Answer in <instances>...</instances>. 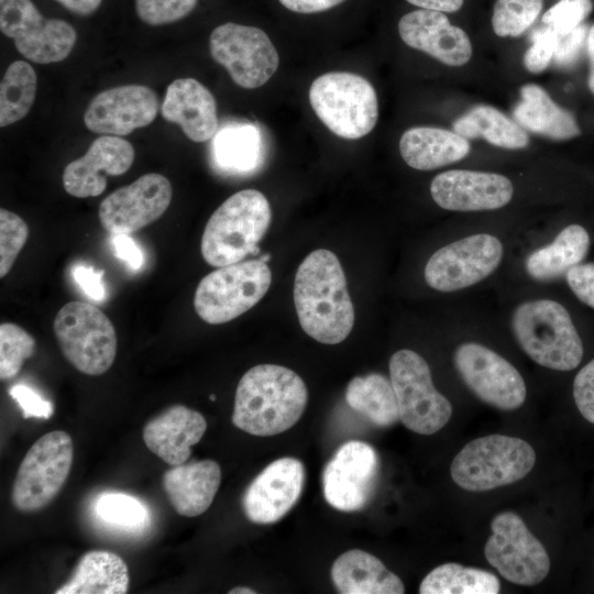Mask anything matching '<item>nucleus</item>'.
<instances>
[{
  "instance_id": "46",
  "label": "nucleus",
  "mask_w": 594,
  "mask_h": 594,
  "mask_svg": "<svg viewBox=\"0 0 594 594\" xmlns=\"http://www.w3.org/2000/svg\"><path fill=\"white\" fill-rule=\"evenodd\" d=\"M572 293L594 309V263H580L565 274Z\"/></svg>"
},
{
  "instance_id": "1",
  "label": "nucleus",
  "mask_w": 594,
  "mask_h": 594,
  "mask_svg": "<svg viewBox=\"0 0 594 594\" xmlns=\"http://www.w3.org/2000/svg\"><path fill=\"white\" fill-rule=\"evenodd\" d=\"M294 302L302 330L324 344H337L350 334L354 307L337 255L324 249L309 253L297 268Z\"/></svg>"
},
{
  "instance_id": "9",
  "label": "nucleus",
  "mask_w": 594,
  "mask_h": 594,
  "mask_svg": "<svg viewBox=\"0 0 594 594\" xmlns=\"http://www.w3.org/2000/svg\"><path fill=\"white\" fill-rule=\"evenodd\" d=\"M392 382L404 426L420 435H432L450 420L452 405L433 385L428 363L417 352L398 350L389 360Z\"/></svg>"
},
{
  "instance_id": "39",
  "label": "nucleus",
  "mask_w": 594,
  "mask_h": 594,
  "mask_svg": "<svg viewBox=\"0 0 594 594\" xmlns=\"http://www.w3.org/2000/svg\"><path fill=\"white\" fill-rule=\"evenodd\" d=\"M29 237L26 222L16 213L0 210V277L12 268Z\"/></svg>"
},
{
  "instance_id": "38",
  "label": "nucleus",
  "mask_w": 594,
  "mask_h": 594,
  "mask_svg": "<svg viewBox=\"0 0 594 594\" xmlns=\"http://www.w3.org/2000/svg\"><path fill=\"white\" fill-rule=\"evenodd\" d=\"M35 350V340L15 323L0 326V378H13Z\"/></svg>"
},
{
  "instance_id": "36",
  "label": "nucleus",
  "mask_w": 594,
  "mask_h": 594,
  "mask_svg": "<svg viewBox=\"0 0 594 594\" xmlns=\"http://www.w3.org/2000/svg\"><path fill=\"white\" fill-rule=\"evenodd\" d=\"M95 507L97 516L114 527L142 528L148 519L146 507L138 498L123 493L107 492L98 497Z\"/></svg>"
},
{
  "instance_id": "23",
  "label": "nucleus",
  "mask_w": 594,
  "mask_h": 594,
  "mask_svg": "<svg viewBox=\"0 0 594 594\" xmlns=\"http://www.w3.org/2000/svg\"><path fill=\"white\" fill-rule=\"evenodd\" d=\"M207 430L205 417L184 405H174L147 421L143 440L155 455L175 466L191 455V447L200 441Z\"/></svg>"
},
{
  "instance_id": "31",
  "label": "nucleus",
  "mask_w": 594,
  "mask_h": 594,
  "mask_svg": "<svg viewBox=\"0 0 594 594\" xmlns=\"http://www.w3.org/2000/svg\"><path fill=\"white\" fill-rule=\"evenodd\" d=\"M452 127L455 133L465 139L482 138L508 150L525 148L529 143L525 129L492 106H475L459 117Z\"/></svg>"
},
{
  "instance_id": "24",
  "label": "nucleus",
  "mask_w": 594,
  "mask_h": 594,
  "mask_svg": "<svg viewBox=\"0 0 594 594\" xmlns=\"http://www.w3.org/2000/svg\"><path fill=\"white\" fill-rule=\"evenodd\" d=\"M161 112L166 121L177 123L194 142L211 139L218 129L216 99L194 78H179L168 85Z\"/></svg>"
},
{
  "instance_id": "48",
  "label": "nucleus",
  "mask_w": 594,
  "mask_h": 594,
  "mask_svg": "<svg viewBox=\"0 0 594 594\" xmlns=\"http://www.w3.org/2000/svg\"><path fill=\"white\" fill-rule=\"evenodd\" d=\"M112 244L116 255L127 262L132 270H139L143 262L144 256L140 246L128 234H116L112 238Z\"/></svg>"
},
{
  "instance_id": "18",
  "label": "nucleus",
  "mask_w": 594,
  "mask_h": 594,
  "mask_svg": "<svg viewBox=\"0 0 594 594\" xmlns=\"http://www.w3.org/2000/svg\"><path fill=\"white\" fill-rule=\"evenodd\" d=\"M158 106L156 94L147 86H118L91 99L84 122L94 133L123 136L150 125L157 116Z\"/></svg>"
},
{
  "instance_id": "20",
  "label": "nucleus",
  "mask_w": 594,
  "mask_h": 594,
  "mask_svg": "<svg viewBox=\"0 0 594 594\" xmlns=\"http://www.w3.org/2000/svg\"><path fill=\"white\" fill-rule=\"evenodd\" d=\"M435 202L450 211H485L506 206L513 198L512 182L497 173L452 169L431 182Z\"/></svg>"
},
{
  "instance_id": "41",
  "label": "nucleus",
  "mask_w": 594,
  "mask_h": 594,
  "mask_svg": "<svg viewBox=\"0 0 594 594\" xmlns=\"http://www.w3.org/2000/svg\"><path fill=\"white\" fill-rule=\"evenodd\" d=\"M593 9L592 0H559L544 12L542 23L558 34L578 28Z\"/></svg>"
},
{
  "instance_id": "15",
  "label": "nucleus",
  "mask_w": 594,
  "mask_h": 594,
  "mask_svg": "<svg viewBox=\"0 0 594 594\" xmlns=\"http://www.w3.org/2000/svg\"><path fill=\"white\" fill-rule=\"evenodd\" d=\"M453 363L468 388L482 402L501 410H515L526 400L527 388L518 370L492 349L463 342Z\"/></svg>"
},
{
  "instance_id": "42",
  "label": "nucleus",
  "mask_w": 594,
  "mask_h": 594,
  "mask_svg": "<svg viewBox=\"0 0 594 594\" xmlns=\"http://www.w3.org/2000/svg\"><path fill=\"white\" fill-rule=\"evenodd\" d=\"M559 34L550 28H539L531 35V46L526 51L524 64L534 74L543 72L553 59Z\"/></svg>"
},
{
  "instance_id": "16",
  "label": "nucleus",
  "mask_w": 594,
  "mask_h": 594,
  "mask_svg": "<svg viewBox=\"0 0 594 594\" xmlns=\"http://www.w3.org/2000/svg\"><path fill=\"white\" fill-rule=\"evenodd\" d=\"M378 468V455L373 447L358 440L343 443L322 472L327 503L341 512L363 509L374 494Z\"/></svg>"
},
{
  "instance_id": "6",
  "label": "nucleus",
  "mask_w": 594,
  "mask_h": 594,
  "mask_svg": "<svg viewBox=\"0 0 594 594\" xmlns=\"http://www.w3.org/2000/svg\"><path fill=\"white\" fill-rule=\"evenodd\" d=\"M309 102L320 121L342 139H361L377 122L376 91L358 74L332 72L319 76L309 88Z\"/></svg>"
},
{
  "instance_id": "25",
  "label": "nucleus",
  "mask_w": 594,
  "mask_h": 594,
  "mask_svg": "<svg viewBox=\"0 0 594 594\" xmlns=\"http://www.w3.org/2000/svg\"><path fill=\"white\" fill-rule=\"evenodd\" d=\"M221 483L220 465L213 460L175 465L163 474L165 494L182 516L204 514L213 502Z\"/></svg>"
},
{
  "instance_id": "44",
  "label": "nucleus",
  "mask_w": 594,
  "mask_h": 594,
  "mask_svg": "<svg viewBox=\"0 0 594 594\" xmlns=\"http://www.w3.org/2000/svg\"><path fill=\"white\" fill-rule=\"evenodd\" d=\"M587 32V26L585 24H580L569 33L559 34L558 44L553 55L556 65L568 67L578 61L586 41Z\"/></svg>"
},
{
  "instance_id": "11",
  "label": "nucleus",
  "mask_w": 594,
  "mask_h": 594,
  "mask_svg": "<svg viewBox=\"0 0 594 594\" xmlns=\"http://www.w3.org/2000/svg\"><path fill=\"white\" fill-rule=\"evenodd\" d=\"M484 547L487 562L507 581L532 586L548 575L550 559L543 544L514 512L497 514Z\"/></svg>"
},
{
  "instance_id": "3",
  "label": "nucleus",
  "mask_w": 594,
  "mask_h": 594,
  "mask_svg": "<svg viewBox=\"0 0 594 594\" xmlns=\"http://www.w3.org/2000/svg\"><path fill=\"white\" fill-rule=\"evenodd\" d=\"M272 220L266 197L256 189L240 190L224 200L210 216L200 242L204 260L221 267L257 254L258 242Z\"/></svg>"
},
{
  "instance_id": "47",
  "label": "nucleus",
  "mask_w": 594,
  "mask_h": 594,
  "mask_svg": "<svg viewBox=\"0 0 594 594\" xmlns=\"http://www.w3.org/2000/svg\"><path fill=\"white\" fill-rule=\"evenodd\" d=\"M73 275L84 293L91 299L101 300L105 297V286L102 284L103 271H96L94 267L78 265L74 268Z\"/></svg>"
},
{
  "instance_id": "45",
  "label": "nucleus",
  "mask_w": 594,
  "mask_h": 594,
  "mask_svg": "<svg viewBox=\"0 0 594 594\" xmlns=\"http://www.w3.org/2000/svg\"><path fill=\"white\" fill-rule=\"evenodd\" d=\"M9 394L21 407L24 418L48 419L53 414L52 404L26 385H14L9 389Z\"/></svg>"
},
{
  "instance_id": "53",
  "label": "nucleus",
  "mask_w": 594,
  "mask_h": 594,
  "mask_svg": "<svg viewBox=\"0 0 594 594\" xmlns=\"http://www.w3.org/2000/svg\"><path fill=\"white\" fill-rule=\"evenodd\" d=\"M228 593L229 594H255L256 591H254L251 587L237 586V587L231 588Z\"/></svg>"
},
{
  "instance_id": "43",
  "label": "nucleus",
  "mask_w": 594,
  "mask_h": 594,
  "mask_svg": "<svg viewBox=\"0 0 594 594\" xmlns=\"http://www.w3.org/2000/svg\"><path fill=\"white\" fill-rule=\"evenodd\" d=\"M573 398L583 418L594 424V359L575 375Z\"/></svg>"
},
{
  "instance_id": "14",
  "label": "nucleus",
  "mask_w": 594,
  "mask_h": 594,
  "mask_svg": "<svg viewBox=\"0 0 594 594\" xmlns=\"http://www.w3.org/2000/svg\"><path fill=\"white\" fill-rule=\"evenodd\" d=\"M503 255V244L495 235L471 234L437 250L425 266V280L438 292L461 290L493 274Z\"/></svg>"
},
{
  "instance_id": "34",
  "label": "nucleus",
  "mask_w": 594,
  "mask_h": 594,
  "mask_svg": "<svg viewBox=\"0 0 594 594\" xmlns=\"http://www.w3.org/2000/svg\"><path fill=\"white\" fill-rule=\"evenodd\" d=\"M215 160L230 172H250L261 161L262 138L251 124H233L221 129L213 139Z\"/></svg>"
},
{
  "instance_id": "33",
  "label": "nucleus",
  "mask_w": 594,
  "mask_h": 594,
  "mask_svg": "<svg viewBox=\"0 0 594 594\" xmlns=\"http://www.w3.org/2000/svg\"><path fill=\"white\" fill-rule=\"evenodd\" d=\"M499 580L493 573L459 563H443L421 581L420 594H497Z\"/></svg>"
},
{
  "instance_id": "29",
  "label": "nucleus",
  "mask_w": 594,
  "mask_h": 594,
  "mask_svg": "<svg viewBox=\"0 0 594 594\" xmlns=\"http://www.w3.org/2000/svg\"><path fill=\"white\" fill-rule=\"evenodd\" d=\"M130 575L125 562L106 550L86 552L78 561L72 578L56 594H124Z\"/></svg>"
},
{
  "instance_id": "22",
  "label": "nucleus",
  "mask_w": 594,
  "mask_h": 594,
  "mask_svg": "<svg viewBox=\"0 0 594 594\" xmlns=\"http://www.w3.org/2000/svg\"><path fill=\"white\" fill-rule=\"evenodd\" d=\"M398 33L408 46L449 66H462L472 56L468 34L440 11L419 9L405 14L398 22Z\"/></svg>"
},
{
  "instance_id": "5",
  "label": "nucleus",
  "mask_w": 594,
  "mask_h": 594,
  "mask_svg": "<svg viewBox=\"0 0 594 594\" xmlns=\"http://www.w3.org/2000/svg\"><path fill=\"white\" fill-rule=\"evenodd\" d=\"M536 463V452L525 440L503 435L474 439L451 463L453 482L469 492H485L525 477Z\"/></svg>"
},
{
  "instance_id": "51",
  "label": "nucleus",
  "mask_w": 594,
  "mask_h": 594,
  "mask_svg": "<svg viewBox=\"0 0 594 594\" xmlns=\"http://www.w3.org/2000/svg\"><path fill=\"white\" fill-rule=\"evenodd\" d=\"M70 12L78 15H90L101 4L102 0H56Z\"/></svg>"
},
{
  "instance_id": "30",
  "label": "nucleus",
  "mask_w": 594,
  "mask_h": 594,
  "mask_svg": "<svg viewBox=\"0 0 594 594\" xmlns=\"http://www.w3.org/2000/svg\"><path fill=\"white\" fill-rule=\"evenodd\" d=\"M590 242L584 227L570 224L562 229L550 244L528 255L525 262L526 272L540 282L559 278L584 260Z\"/></svg>"
},
{
  "instance_id": "37",
  "label": "nucleus",
  "mask_w": 594,
  "mask_h": 594,
  "mask_svg": "<svg viewBox=\"0 0 594 594\" xmlns=\"http://www.w3.org/2000/svg\"><path fill=\"white\" fill-rule=\"evenodd\" d=\"M543 0H496L492 26L496 35H521L541 12Z\"/></svg>"
},
{
  "instance_id": "26",
  "label": "nucleus",
  "mask_w": 594,
  "mask_h": 594,
  "mask_svg": "<svg viewBox=\"0 0 594 594\" xmlns=\"http://www.w3.org/2000/svg\"><path fill=\"white\" fill-rule=\"evenodd\" d=\"M331 579L341 594H403L402 580L373 554L353 549L332 564Z\"/></svg>"
},
{
  "instance_id": "52",
  "label": "nucleus",
  "mask_w": 594,
  "mask_h": 594,
  "mask_svg": "<svg viewBox=\"0 0 594 594\" xmlns=\"http://www.w3.org/2000/svg\"><path fill=\"white\" fill-rule=\"evenodd\" d=\"M586 47L590 59L588 87L594 94V24L590 28L587 32Z\"/></svg>"
},
{
  "instance_id": "50",
  "label": "nucleus",
  "mask_w": 594,
  "mask_h": 594,
  "mask_svg": "<svg viewBox=\"0 0 594 594\" xmlns=\"http://www.w3.org/2000/svg\"><path fill=\"white\" fill-rule=\"evenodd\" d=\"M421 9L440 12H455L461 9L464 0H406Z\"/></svg>"
},
{
  "instance_id": "2",
  "label": "nucleus",
  "mask_w": 594,
  "mask_h": 594,
  "mask_svg": "<svg viewBox=\"0 0 594 594\" xmlns=\"http://www.w3.org/2000/svg\"><path fill=\"white\" fill-rule=\"evenodd\" d=\"M307 399L306 384L293 370L260 364L245 372L237 386L232 422L253 436L278 435L300 419Z\"/></svg>"
},
{
  "instance_id": "13",
  "label": "nucleus",
  "mask_w": 594,
  "mask_h": 594,
  "mask_svg": "<svg viewBox=\"0 0 594 594\" xmlns=\"http://www.w3.org/2000/svg\"><path fill=\"white\" fill-rule=\"evenodd\" d=\"M209 50L212 58L228 70L233 82L245 89L266 84L279 64L272 41L255 26L233 22L221 24L210 35Z\"/></svg>"
},
{
  "instance_id": "12",
  "label": "nucleus",
  "mask_w": 594,
  "mask_h": 594,
  "mask_svg": "<svg viewBox=\"0 0 594 594\" xmlns=\"http://www.w3.org/2000/svg\"><path fill=\"white\" fill-rule=\"evenodd\" d=\"M0 30L21 55L36 64L64 61L77 41L73 25L44 19L31 0H0Z\"/></svg>"
},
{
  "instance_id": "49",
  "label": "nucleus",
  "mask_w": 594,
  "mask_h": 594,
  "mask_svg": "<svg viewBox=\"0 0 594 594\" xmlns=\"http://www.w3.org/2000/svg\"><path fill=\"white\" fill-rule=\"evenodd\" d=\"M285 8L297 13H317L329 10L344 0H278Z\"/></svg>"
},
{
  "instance_id": "54",
  "label": "nucleus",
  "mask_w": 594,
  "mask_h": 594,
  "mask_svg": "<svg viewBox=\"0 0 594 594\" xmlns=\"http://www.w3.org/2000/svg\"><path fill=\"white\" fill-rule=\"evenodd\" d=\"M270 258H271L270 254H265V255L261 256V260L264 261V262H267Z\"/></svg>"
},
{
  "instance_id": "8",
  "label": "nucleus",
  "mask_w": 594,
  "mask_h": 594,
  "mask_svg": "<svg viewBox=\"0 0 594 594\" xmlns=\"http://www.w3.org/2000/svg\"><path fill=\"white\" fill-rule=\"evenodd\" d=\"M271 283V270L261 258L218 267L198 284L195 310L207 323L229 322L255 306Z\"/></svg>"
},
{
  "instance_id": "32",
  "label": "nucleus",
  "mask_w": 594,
  "mask_h": 594,
  "mask_svg": "<svg viewBox=\"0 0 594 594\" xmlns=\"http://www.w3.org/2000/svg\"><path fill=\"white\" fill-rule=\"evenodd\" d=\"M345 400L352 409L376 426L389 427L399 420L392 382L382 374L354 377L346 387Z\"/></svg>"
},
{
  "instance_id": "27",
  "label": "nucleus",
  "mask_w": 594,
  "mask_h": 594,
  "mask_svg": "<svg viewBox=\"0 0 594 594\" xmlns=\"http://www.w3.org/2000/svg\"><path fill=\"white\" fill-rule=\"evenodd\" d=\"M470 148L468 139L454 131L432 127L411 128L399 140L403 160L418 170H431L461 161Z\"/></svg>"
},
{
  "instance_id": "7",
  "label": "nucleus",
  "mask_w": 594,
  "mask_h": 594,
  "mask_svg": "<svg viewBox=\"0 0 594 594\" xmlns=\"http://www.w3.org/2000/svg\"><path fill=\"white\" fill-rule=\"evenodd\" d=\"M54 333L65 359L86 375H101L114 362L117 333L98 307L69 301L55 316Z\"/></svg>"
},
{
  "instance_id": "55",
  "label": "nucleus",
  "mask_w": 594,
  "mask_h": 594,
  "mask_svg": "<svg viewBox=\"0 0 594 594\" xmlns=\"http://www.w3.org/2000/svg\"><path fill=\"white\" fill-rule=\"evenodd\" d=\"M210 399H211V400H215V395H210Z\"/></svg>"
},
{
  "instance_id": "10",
  "label": "nucleus",
  "mask_w": 594,
  "mask_h": 594,
  "mask_svg": "<svg viewBox=\"0 0 594 594\" xmlns=\"http://www.w3.org/2000/svg\"><path fill=\"white\" fill-rule=\"evenodd\" d=\"M74 446L70 436L54 430L37 439L24 455L13 482V506L24 513L47 506L70 472Z\"/></svg>"
},
{
  "instance_id": "4",
  "label": "nucleus",
  "mask_w": 594,
  "mask_h": 594,
  "mask_svg": "<svg viewBox=\"0 0 594 594\" xmlns=\"http://www.w3.org/2000/svg\"><path fill=\"white\" fill-rule=\"evenodd\" d=\"M510 326L520 349L537 364L571 371L583 358V344L566 308L552 299L519 304Z\"/></svg>"
},
{
  "instance_id": "21",
  "label": "nucleus",
  "mask_w": 594,
  "mask_h": 594,
  "mask_svg": "<svg viewBox=\"0 0 594 594\" xmlns=\"http://www.w3.org/2000/svg\"><path fill=\"white\" fill-rule=\"evenodd\" d=\"M134 156V148L127 140L99 136L81 157L66 165L63 173L64 189L76 198L99 196L107 187L106 177L128 172Z\"/></svg>"
},
{
  "instance_id": "19",
  "label": "nucleus",
  "mask_w": 594,
  "mask_h": 594,
  "mask_svg": "<svg viewBox=\"0 0 594 594\" xmlns=\"http://www.w3.org/2000/svg\"><path fill=\"white\" fill-rule=\"evenodd\" d=\"M305 483L301 461L284 457L270 463L250 483L242 496L246 518L255 524L282 519L299 499Z\"/></svg>"
},
{
  "instance_id": "35",
  "label": "nucleus",
  "mask_w": 594,
  "mask_h": 594,
  "mask_svg": "<svg viewBox=\"0 0 594 594\" xmlns=\"http://www.w3.org/2000/svg\"><path fill=\"white\" fill-rule=\"evenodd\" d=\"M37 89L34 68L24 61L9 65L0 84V127L23 119L31 110Z\"/></svg>"
},
{
  "instance_id": "40",
  "label": "nucleus",
  "mask_w": 594,
  "mask_h": 594,
  "mask_svg": "<svg viewBox=\"0 0 594 594\" xmlns=\"http://www.w3.org/2000/svg\"><path fill=\"white\" fill-rule=\"evenodd\" d=\"M198 0H135L141 21L157 26L176 22L188 15Z\"/></svg>"
},
{
  "instance_id": "17",
  "label": "nucleus",
  "mask_w": 594,
  "mask_h": 594,
  "mask_svg": "<svg viewBox=\"0 0 594 594\" xmlns=\"http://www.w3.org/2000/svg\"><path fill=\"white\" fill-rule=\"evenodd\" d=\"M172 196V185L165 176L142 175L101 201L99 221L113 235L133 233L157 220L168 208Z\"/></svg>"
},
{
  "instance_id": "28",
  "label": "nucleus",
  "mask_w": 594,
  "mask_h": 594,
  "mask_svg": "<svg viewBox=\"0 0 594 594\" xmlns=\"http://www.w3.org/2000/svg\"><path fill=\"white\" fill-rule=\"evenodd\" d=\"M513 116L525 130L551 140H570L581 133L574 116L558 106L548 92L536 84L521 86L520 101L514 108Z\"/></svg>"
}]
</instances>
